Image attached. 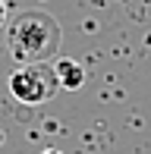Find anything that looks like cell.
Masks as SVG:
<instances>
[{"mask_svg": "<svg viewBox=\"0 0 151 154\" xmlns=\"http://www.w3.org/2000/svg\"><path fill=\"white\" fill-rule=\"evenodd\" d=\"M41 154H63V151H57V148H47V151H41Z\"/></svg>", "mask_w": 151, "mask_h": 154, "instance_id": "5b68a950", "label": "cell"}, {"mask_svg": "<svg viewBox=\"0 0 151 154\" xmlns=\"http://www.w3.org/2000/svg\"><path fill=\"white\" fill-rule=\"evenodd\" d=\"M54 72H57L60 88H66V91H76V88L85 85V66L76 63V60H69V57H63V60L54 63Z\"/></svg>", "mask_w": 151, "mask_h": 154, "instance_id": "3957f363", "label": "cell"}, {"mask_svg": "<svg viewBox=\"0 0 151 154\" xmlns=\"http://www.w3.org/2000/svg\"><path fill=\"white\" fill-rule=\"evenodd\" d=\"M6 22H10V3L0 0V29H6Z\"/></svg>", "mask_w": 151, "mask_h": 154, "instance_id": "277c9868", "label": "cell"}, {"mask_svg": "<svg viewBox=\"0 0 151 154\" xmlns=\"http://www.w3.org/2000/svg\"><path fill=\"white\" fill-rule=\"evenodd\" d=\"M60 91L54 63H19L10 72V94L25 107H38L47 104Z\"/></svg>", "mask_w": 151, "mask_h": 154, "instance_id": "7a4b0ae2", "label": "cell"}, {"mask_svg": "<svg viewBox=\"0 0 151 154\" xmlns=\"http://www.w3.org/2000/svg\"><path fill=\"white\" fill-rule=\"evenodd\" d=\"M63 29L44 10H22L6 22V47L19 63H47L57 57Z\"/></svg>", "mask_w": 151, "mask_h": 154, "instance_id": "6da1fadb", "label": "cell"}]
</instances>
